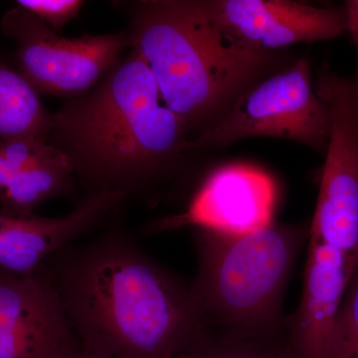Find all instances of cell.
Wrapping results in <instances>:
<instances>
[{"label": "cell", "instance_id": "cell-1", "mask_svg": "<svg viewBox=\"0 0 358 358\" xmlns=\"http://www.w3.org/2000/svg\"><path fill=\"white\" fill-rule=\"evenodd\" d=\"M47 262L42 268L90 355L176 358L209 329L190 285L124 233L69 245Z\"/></svg>", "mask_w": 358, "mask_h": 358}, {"label": "cell", "instance_id": "cell-2", "mask_svg": "<svg viewBox=\"0 0 358 358\" xmlns=\"http://www.w3.org/2000/svg\"><path fill=\"white\" fill-rule=\"evenodd\" d=\"M188 131L131 50L93 88L52 114L47 141L93 185L90 190L128 194L178 162L188 150Z\"/></svg>", "mask_w": 358, "mask_h": 358}, {"label": "cell", "instance_id": "cell-3", "mask_svg": "<svg viewBox=\"0 0 358 358\" xmlns=\"http://www.w3.org/2000/svg\"><path fill=\"white\" fill-rule=\"evenodd\" d=\"M128 33L162 101L189 129L213 124L272 61L225 31L203 0L140 2Z\"/></svg>", "mask_w": 358, "mask_h": 358}, {"label": "cell", "instance_id": "cell-4", "mask_svg": "<svg viewBox=\"0 0 358 358\" xmlns=\"http://www.w3.org/2000/svg\"><path fill=\"white\" fill-rule=\"evenodd\" d=\"M193 232L199 266L190 289L209 329L242 338H285L282 301L310 226L272 223L239 236Z\"/></svg>", "mask_w": 358, "mask_h": 358}, {"label": "cell", "instance_id": "cell-5", "mask_svg": "<svg viewBox=\"0 0 358 358\" xmlns=\"http://www.w3.org/2000/svg\"><path fill=\"white\" fill-rule=\"evenodd\" d=\"M331 114L313 84L310 63L301 59L248 87L188 150L225 148L253 136L296 141L326 152Z\"/></svg>", "mask_w": 358, "mask_h": 358}, {"label": "cell", "instance_id": "cell-6", "mask_svg": "<svg viewBox=\"0 0 358 358\" xmlns=\"http://www.w3.org/2000/svg\"><path fill=\"white\" fill-rule=\"evenodd\" d=\"M315 91L331 114V134L308 242L338 250L358 265V72L322 68Z\"/></svg>", "mask_w": 358, "mask_h": 358}, {"label": "cell", "instance_id": "cell-7", "mask_svg": "<svg viewBox=\"0 0 358 358\" xmlns=\"http://www.w3.org/2000/svg\"><path fill=\"white\" fill-rule=\"evenodd\" d=\"M2 30L17 43L20 72L38 93L78 96L87 93L129 46V33L59 36L36 15L18 6L8 11Z\"/></svg>", "mask_w": 358, "mask_h": 358}, {"label": "cell", "instance_id": "cell-8", "mask_svg": "<svg viewBox=\"0 0 358 358\" xmlns=\"http://www.w3.org/2000/svg\"><path fill=\"white\" fill-rule=\"evenodd\" d=\"M83 348L43 268L0 273V358H81Z\"/></svg>", "mask_w": 358, "mask_h": 358}, {"label": "cell", "instance_id": "cell-9", "mask_svg": "<svg viewBox=\"0 0 358 358\" xmlns=\"http://www.w3.org/2000/svg\"><path fill=\"white\" fill-rule=\"evenodd\" d=\"M277 187L261 169L228 164L208 174L180 213L150 223L148 233L190 227L239 236L273 223Z\"/></svg>", "mask_w": 358, "mask_h": 358}, {"label": "cell", "instance_id": "cell-10", "mask_svg": "<svg viewBox=\"0 0 358 358\" xmlns=\"http://www.w3.org/2000/svg\"><path fill=\"white\" fill-rule=\"evenodd\" d=\"M213 20L233 37L268 52L313 43L346 31L345 11L289 0H203Z\"/></svg>", "mask_w": 358, "mask_h": 358}, {"label": "cell", "instance_id": "cell-11", "mask_svg": "<svg viewBox=\"0 0 358 358\" xmlns=\"http://www.w3.org/2000/svg\"><path fill=\"white\" fill-rule=\"evenodd\" d=\"M127 194L122 190H90L69 213L56 218L0 213V273L34 274L59 251L95 227Z\"/></svg>", "mask_w": 358, "mask_h": 358}, {"label": "cell", "instance_id": "cell-12", "mask_svg": "<svg viewBox=\"0 0 358 358\" xmlns=\"http://www.w3.org/2000/svg\"><path fill=\"white\" fill-rule=\"evenodd\" d=\"M355 271L338 250L308 242L300 305L285 322L294 358H326L339 308Z\"/></svg>", "mask_w": 358, "mask_h": 358}, {"label": "cell", "instance_id": "cell-13", "mask_svg": "<svg viewBox=\"0 0 358 358\" xmlns=\"http://www.w3.org/2000/svg\"><path fill=\"white\" fill-rule=\"evenodd\" d=\"M52 114L20 72L0 62V141H47Z\"/></svg>", "mask_w": 358, "mask_h": 358}, {"label": "cell", "instance_id": "cell-14", "mask_svg": "<svg viewBox=\"0 0 358 358\" xmlns=\"http://www.w3.org/2000/svg\"><path fill=\"white\" fill-rule=\"evenodd\" d=\"M73 174L70 162L42 164L14 174L0 192V213L31 215L38 205L69 190Z\"/></svg>", "mask_w": 358, "mask_h": 358}, {"label": "cell", "instance_id": "cell-15", "mask_svg": "<svg viewBox=\"0 0 358 358\" xmlns=\"http://www.w3.org/2000/svg\"><path fill=\"white\" fill-rule=\"evenodd\" d=\"M176 358H294L287 336L242 338L208 329Z\"/></svg>", "mask_w": 358, "mask_h": 358}, {"label": "cell", "instance_id": "cell-16", "mask_svg": "<svg viewBox=\"0 0 358 358\" xmlns=\"http://www.w3.org/2000/svg\"><path fill=\"white\" fill-rule=\"evenodd\" d=\"M326 358H358V265L345 289Z\"/></svg>", "mask_w": 358, "mask_h": 358}, {"label": "cell", "instance_id": "cell-17", "mask_svg": "<svg viewBox=\"0 0 358 358\" xmlns=\"http://www.w3.org/2000/svg\"><path fill=\"white\" fill-rule=\"evenodd\" d=\"M81 0H20L17 6L36 15L54 31L60 30L79 15Z\"/></svg>", "mask_w": 358, "mask_h": 358}, {"label": "cell", "instance_id": "cell-18", "mask_svg": "<svg viewBox=\"0 0 358 358\" xmlns=\"http://www.w3.org/2000/svg\"><path fill=\"white\" fill-rule=\"evenodd\" d=\"M346 30L350 32L358 56V0H348L345 4ZM358 72V67L357 69Z\"/></svg>", "mask_w": 358, "mask_h": 358}, {"label": "cell", "instance_id": "cell-19", "mask_svg": "<svg viewBox=\"0 0 358 358\" xmlns=\"http://www.w3.org/2000/svg\"><path fill=\"white\" fill-rule=\"evenodd\" d=\"M81 358H98V357H93V355H88V353L83 352V355H82Z\"/></svg>", "mask_w": 358, "mask_h": 358}]
</instances>
